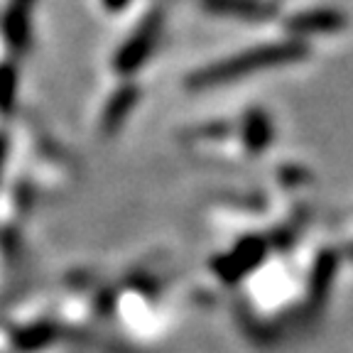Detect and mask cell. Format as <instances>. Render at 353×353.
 Wrapping results in <instances>:
<instances>
[{"label": "cell", "instance_id": "obj_5", "mask_svg": "<svg viewBox=\"0 0 353 353\" xmlns=\"http://www.w3.org/2000/svg\"><path fill=\"white\" fill-rule=\"evenodd\" d=\"M128 3H130V0H103V6L108 8V10H123Z\"/></svg>", "mask_w": 353, "mask_h": 353}, {"label": "cell", "instance_id": "obj_1", "mask_svg": "<svg viewBox=\"0 0 353 353\" xmlns=\"http://www.w3.org/2000/svg\"><path fill=\"white\" fill-rule=\"evenodd\" d=\"M304 47L299 42H285V44H268V47H258L245 54H238L228 61H221L216 66H209L204 72H199L194 77V83L199 86H209V83L231 81V79L241 77V74L255 72V69H265V66L287 64V61H297L304 57Z\"/></svg>", "mask_w": 353, "mask_h": 353}, {"label": "cell", "instance_id": "obj_4", "mask_svg": "<svg viewBox=\"0 0 353 353\" xmlns=\"http://www.w3.org/2000/svg\"><path fill=\"white\" fill-rule=\"evenodd\" d=\"M343 15L339 10H326V8H319V10H307L302 15L292 17L287 22L292 32L299 34H309V32H331V30L343 28Z\"/></svg>", "mask_w": 353, "mask_h": 353}, {"label": "cell", "instance_id": "obj_3", "mask_svg": "<svg viewBox=\"0 0 353 353\" xmlns=\"http://www.w3.org/2000/svg\"><path fill=\"white\" fill-rule=\"evenodd\" d=\"M204 8L216 15L245 17V20H265L275 12V6L268 0H204Z\"/></svg>", "mask_w": 353, "mask_h": 353}, {"label": "cell", "instance_id": "obj_2", "mask_svg": "<svg viewBox=\"0 0 353 353\" xmlns=\"http://www.w3.org/2000/svg\"><path fill=\"white\" fill-rule=\"evenodd\" d=\"M160 22H162L160 12H150V15L145 17L143 25L135 30V34L128 39V44L121 50V54H118V61H116L123 72H128V69H135V66L143 64V59L148 57V52L152 50V42L157 39Z\"/></svg>", "mask_w": 353, "mask_h": 353}]
</instances>
